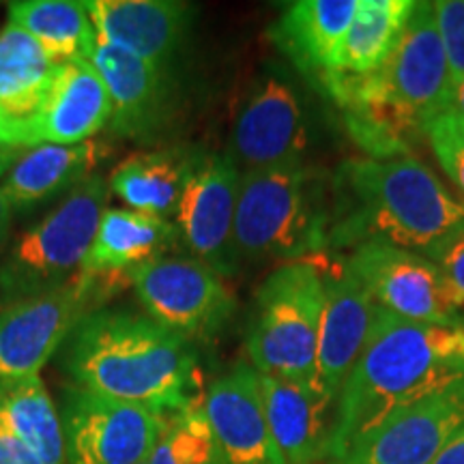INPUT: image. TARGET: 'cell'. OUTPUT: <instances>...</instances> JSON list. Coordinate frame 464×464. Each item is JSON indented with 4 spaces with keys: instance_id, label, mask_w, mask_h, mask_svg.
I'll list each match as a JSON object with an SVG mask.
<instances>
[{
    "instance_id": "6da1fadb",
    "label": "cell",
    "mask_w": 464,
    "mask_h": 464,
    "mask_svg": "<svg viewBox=\"0 0 464 464\" xmlns=\"http://www.w3.org/2000/svg\"><path fill=\"white\" fill-rule=\"evenodd\" d=\"M464 379V324L406 321L379 307L368 342L342 385L329 462L396 411Z\"/></svg>"
},
{
    "instance_id": "7a4b0ae2",
    "label": "cell",
    "mask_w": 464,
    "mask_h": 464,
    "mask_svg": "<svg viewBox=\"0 0 464 464\" xmlns=\"http://www.w3.org/2000/svg\"><path fill=\"white\" fill-rule=\"evenodd\" d=\"M65 368L75 387L158 415L196 406L198 359L191 342L153 318L92 310L67 338Z\"/></svg>"
},
{
    "instance_id": "3957f363",
    "label": "cell",
    "mask_w": 464,
    "mask_h": 464,
    "mask_svg": "<svg viewBox=\"0 0 464 464\" xmlns=\"http://www.w3.org/2000/svg\"><path fill=\"white\" fill-rule=\"evenodd\" d=\"M464 222V200L411 155L342 161L332 181L329 252L387 243L426 256Z\"/></svg>"
},
{
    "instance_id": "277c9868",
    "label": "cell",
    "mask_w": 464,
    "mask_h": 464,
    "mask_svg": "<svg viewBox=\"0 0 464 464\" xmlns=\"http://www.w3.org/2000/svg\"><path fill=\"white\" fill-rule=\"evenodd\" d=\"M329 95L346 112L348 130L370 158H402L406 144L423 136L454 97L434 3L415 0L390 58L372 75Z\"/></svg>"
},
{
    "instance_id": "5b68a950",
    "label": "cell",
    "mask_w": 464,
    "mask_h": 464,
    "mask_svg": "<svg viewBox=\"0 0 464 464\" xmlns=\"http://www.w3.org/2000/svg\"><path fill=\"white\" fill-rule=\"evenodd\" d=\"M332 189L310 166L241 172L235 213L239 260H307L329 252Z\"/></svg>"
},
{
    "instance_id": "8992f818",
    "label": "cell",
    "mask_w": 464,
    "mask_h": 464,
    "mask_svg": "<svg viewBox=\"0 0 464 464\" xmlns=\"http://www.w3.org/2000/svg\"><path fill=\"white\" fill-rule=\"evenodd\" d=\"M323 304L324 288L316 258L284 263L271 271L254 295L246 340L252 368L297 385H318Z\"/></svg>"
},
{
    "instance_id": "52a82bcc",
    "label": "cell",
    "mask_w": 464,
    "mask_h": 464,
    "mask_svg": "<svg viewBox=\"0 0 464 464\" xmlns=\"http://www.w3.org/2000/svg\"><path fill=\"white\" fill-rule=\"evenodd\" d=\"M108 194V183L92 174L15 241L0 263V304L54 293L80 274L106 213Z\"/></svg>"
},
{
    "instance_id": "ba28073f",
    "label": "cell",
    "mask_w": 464,
    "mask_h": 464,
    "mask_svg": "<svg viewBox=\"0 0 464 464\" xmlns=\"http://www.w3.org/2000/svg\"><path fill=\"white\" fill-rule=\"evenodd\" d=\"M110 280L78 274L67 286L0 310V385L39 376L75 324L100 304Z\"/></svg>"
},
{
    "instance_id": "9c48e42d",
    "label": "cell",
    "mask_w": 464,
    "mask_h": 464,
    "mask_svg": "<svg viewBox=\"0 0 464 464\" xmlns=\"http://www.w3.org/2000/svg\"><path fill=\"white\" fill-rule=\"evenodd\" d=\"M344 260L382 310L406 321L464 324V305L439 266L426 256L387 243H362Z\"/></svg>"
},
{
    "instance_id": "30bf717a",
    "label": "cell",
    "mask_w": 464,
    "mask_h": 464,
    "mask_svg": "<svg viewBox=\"0 0 464 464\" xmlns=\"http://www.w3.org/2000/svg\"><path fill=\"white\" fill-rule=\"evenodd\" d=\"M127 282L149 318L188 342L219 332L235 312L222 276L196 258L153 260L131 269Z\"/></svg>"
},
{
    "instance_id": "8fae6325",
    "label": "cell",
    "mask_w": 464,
    "mask_h": 464,
    "mask_svg": "<svg viewBox=\"0 0 464 464\" xmlns=\"http://www.w3.org/2000/svg\"><path fill=\"white\" fill-rule=\"evenodd\" d=\"M241 170L230 153H194L179 198L174 226L198 263L218 276L239 269L235 213Z\"/></svg>"
},
{
    "instance_id": "7c38bea8",
    "label": "cell",
    "mask_w": 464,
    "mask_h": 464,
    "mask_svg": "<svg viewBox=\"0 0 464 464\" xmlns=\"http://www.w3.org/2000/svg\"><path fill=\"white\" fill-rule=\"evenodd\" d=\"M67 464H142L153 454L161 415L75 387L63 404Z\"/></svg>"
},
{
    "instance_id": "4fadbf2b",
    "label": "cell",
    "mask_w": 464,
    "mask_h": 464,
    "mask_svg": "<svg viewBox=\"0 0 464 464\" xmlns=\"http://www.w3.org/2000/svg\"><path fill=\"white\" fill-rule=\"evenodd\" d=\"M464 426V379L387 417L329 464H432Z\"/></svg>"
},
{
    "instance_id": "5bb4252c",
    "label": "cell",
    "mask_w": 464,
    "mask_h": 464,
    "mask_svg": "<svg viewBox=\"0 0 464 464\" xmlns=\"http://www.w3.org/2000/svg\"><path fill=\"white\" fill-rule=\"evenodd\" d=\"M307 127L293 86L277 75L258 80L232 127L230 158L241 172L304 164Z\"/></svg>"
},
{
    "instance_id": "9a60e30c",
    "label": "cell",
    "mask_w": 464,
    "mask_h": 464,
    "mask_svg": "<svg viewBox=\"0 0 464 464\" xmlns=\"http://www.w3.org/2000/svg\"><path fill=\"white\" fill-rule=\"evenodd\" d=\"M323 276L324 304L318 329L316 379L321 390L338 402L340 390L355 368L372 329L374 304L344 256H314Z\"/></svg>"
},
{
    "instance_id": "2e32d148",
    "label": "cell",
    "mask_w": 464,
    "mask_h": 464,
    "mask_svg": "<svg viewBox=\"0 0 464 464\" xmlns=\"http://www.w3.org/2000/svg\"><path fill=\"white\" fill-rule=\"evenodd\" d=\"M56 63L20 26L0 31V144L20 150L42 144L44 114Z\"/></svg>"
},
{
    "instance_id": "e0dca14e",
    "label": "cell",
    "mask_w": 464,
    "mask_h": 464,
    "mask_svg": "<svg viewBox=\"0 0 464 464\" xmlns=\"http://www.w3.org/2000/svg\"><path fill=\"white\" fill-rule=\"evenodd\" d=\"M202 409L222 464H286L266 421L258 372L237 363L208 385Z\"/></svg>"
},
{
    "instance_id": "ac0fdd59",
    "label": "cell",
    "mask_w": 464,
    "mask_h": 464,
    "mask_svg": "<svg viewBox=\"0 0 464 464\" xmlns=\"http://www.w3.org/2000/svg\"><path fill=\"white\" fill-rule=\"evenodd\" d=\"M97 42L166 67L181 48L194 7L179 0H89Z\"/></svg>"
},
{
    "instance_id": "d6986e66",
    "label": "cell",
    "mask_w": 464,
    "mask_h": 464,
    "mask_svg": "<svg viewBox=\"0 0 464 464\" xmlns=\"http://www.w3.org/2000/svg\"><path fill=\"white\" fill-rule=\"evenodd\" d=\"M89 61L100 72L110 92L112 131L125 138L155 136L170 119L172 108L166 67H155L142 58L100 42Z\"/></svg>"
},
{
    "instance_id": "ffe728a7",
    "label": "cell",
    "mask_w": 464,
    "mask_h": 464,
    "mask_svg": "<svg viewBox=\"0 0 464 464\" xmlns=\"http://www.w3.org/2000/svg\"><path fill=\"white\" fill-rule=\"evenodd\" d=\"M266 421L286 464H318L329 458L335 400L318 385H297L258 374Z\"/></svg>"
},
{
    "instance_id": "44dd1931",
    "label": "cell",
    "mask_w": 464,
    "mask_h": 464,
    "mask_svg": "<svg viewBox=\"0 0 464 464\" xmlns=\"http://www.w3.org/2000/svg\"><path fill=\"white\" fill-rule=\"evenodd\" d=\"M357 7L359 0H299L288 5L269 34L307 78L324 84Z\"/></svg>"
},
{
    "instance_id": "7402d4cb",
    "label": "cell",
    "mask_w": 464,
    "mask_h": 464,
    "mask_svg": "<svg viewBox=\"0 0 464 464\" xmlns=\"http://www.w3.org/2000/svg\"><path fill=\"white\" fill-rule=\"evenodd\" d=\"M179 239L174 222L131 211L106 208L80 274L114 282L136 266L164 258L166 249Z\"/></svg>"
},
{
    "instance_id": "603a6c76",
    "label": "cell",
    "mask_w": 464,
    "mask_h": 464,
    "mask_svg": "<svg viewBox=\"0 0 464 464\" xmlns=\"http://www.w3.org/2000/svg\"><path fill=\"white\" fill-rule=\"evenodd\" d=\"M112 116L106 82L91 61L61 63L44 114L42 144L89 142Z\"/></svg>"
},
{
    "instance_id": "cb8c5ba5",
    "label": "cell",
    "mask_w": 464,
    "mask_h": 464,
    "mask_svg": "<svg viewBox=\"0 0 464 464\" xmlns=\"http://www.w3.org/2000/svg\"><path fill=\"white\" fill-rule=\"evenodd\" d=\"M415 0H359V7L340 45L334 73L323 89L332 92L338 86L368 78L390 58L396 48Z\"/></svg>"
},
{
    "instance_id": "d4e9b609",
    "label": "cell",
    "mask_w": 464,
    "mask_h": 464,
    "mask_svg": "<svg viewBox=\"0 0 464 464\" xmlns=\"http://www.w3.org/2000/svg\"><path fill=\"white\" fill-rule=\"evenodd\" d=\"M106 153L103 144L91 140L72 147L37 144L15 160L3 191L14 208L33 207L69 185H80L91 179V172L100 166Z\"/></svg>"
},
{
    "instance_id": "484cf974",
    "label": "cell",
    "mask_w": 464,
    "mask_h": 464,
    "mask_svg": "<svg viewBox=\"0 0 464 464\" xmlns=\"http://www.w3.org/2000/svg\"><path fill=\"white\" fill-rule=\"evenodd\" d=\"M194 153L153 150L121 161L110 174L108 188L131 211L168 219L177 213L181 189Z\"/></svg>"
},
{
    "instance_id": "4316f807",
    "label": "cell",
    "mask_w": 464,
    "mask_h": 464,
    "mask_svg": "<svg viewBox=\"0 0 464 464\" xmlns=\"http://www.w3.org/2000/svg\"><path fill=\"white\" fill-rule=\"evenodd\" d=\"M0 423L42 464H67L61 413L45 392L42 376L0 385Z\"/></svg>"
},
{
    "instance_id": "83f0119b",
    "label": "cell",
    "mask_w": 464,
    "mask_h": 464,
    "mask_svg": "<svg viewBox=\"0 0 464 464\" xmlns=\"http://www.w3.org/2000/svg\"><path fill=\"white\" fill-rule=\"evenodd\" d=\"M9 22L26 31L56 63L89 61L97 33L80 0H17L9 3Z\"/></svg>"
},
{
    "instance_id": "f1b7e54d",
    "label": "cell",
    "mask_w": 464,
    "mask_h": 464,
    "mask_svg": "<svg viewBox=\"0 0 464 464\" xmlns=\"http://www.w3.org/2000/svg\"><path fill=\"white\" fill-rule=\"evenodd\" d=\"M150 464H222L202 406L161 415V430Z\"/></svg>"
},
{
    "instance_id": "f546056e",
    "label": "cell",
    "mask_w": 464,
    "mask_h": 464,
    "mask_svg": "<svg viewBox=\"0 0 464 464\" xmlns=\"http://www.w3.org/2000/svg\"><path fill=\"white\" fill-rule=\"evenodd\" d=\"M434 158L464 200V123L450 110L434 116L423 130Z\"/></svg>"
},
{
    "instance_id": "4dcf8cb0",
    "label": "cell",
    "mask_w": 464,
    "mask_h": 464,
    "mask_svg": "<svg viewBox=\"0 0 464 464\" xmlns=\"http://www.w3.org/2000/svg\"><path fill=\"white\" fill-rule=\"evenodd\" d=\"M434 14L456 89L464 80V0H439L434 3Z\"/></svg>"
},
{
    "instance_id": "1f68e13d",
    "label": "cell",
    "mask_w": 464,
    "mask_h": 464,
    "mask_svg": "<svg viewBox=\"0 0 464 464\" xmlns=\"http://www.w3.org/2000/svg\"><path fill=\"white\" fill-rule=\"evenodd\" d=\"M426 258L439 266V271L445 276V280L450 282V286L454 288L458 299L464 305V222L448 232L426 254Z\"/></svg>"
},
{
    "instance_id": "d6a6232c",
    "label": "cell",
    "mask_w": 464,
    "mask_h": 464,
    "mask_svg": "<svg viewBox=\"0 0 464 464\" xmlns=\"http://www.w3.org/2000/svg\"><path fill=\"white\" fill-rule=\"evenodd\" d=\"M0 464H42L37 456L0 423Z\"/></svg>"
},
{
    "instance_id": "836d02e7",
    "label": "cell",
    "mask_w": 464,
    "mask_h": 464,
    "mask_svg": "<svg viewBox=\"0 0 464 464\" xmlns=\"http://www.w3.org/2000/svg\"><path fill=\"white\" fill-rule=\"evenodd\" d=\"M432 464H464V426L451 437Z\"/></svg>"
},
{
    "instance_id": "e575fe53",
    "label": "cell",
    "mask_w": 464,
    "mask_h": 464,
    "mask_svg": "<svg viewBox=\"0 0 464 464\" xmlns=\"http://www.w3.org/2000/svg\"><path fill=\"white\" fill-rule=\"evenodd\" d=\"M11 211H14V207H11V202L7 200V196H5L3 188H0V249H3L5 241H7V237H9Z\"/></svg>"
},
{
    "instance_id": "d590c367",
    "label": "cell",
    "mask_w": 464,
    "mask_h": 464,
    "mask_svg": "<svg viewBox=\"0 0 464 464\" xmlns=\"http://www.w3.org/2000/svg\"><path fill=\"white\" fill-rule=\"evenodd\" d=\"M450 112L456 114L458 119H460L464 123V80H462V82L456 84L454 97H451V103H450Z\"/></svg>"
},
{
    "instance_id": "8d00e7d4",
    "label": "cell",
    "mask_w": 464,
    "mask_h": 464,
    "mask_svg": "<svg viewBox=\"0 0 464 464\" xmlns=\"http://www.w3.org/2000/svg\"><path fill=\"white\" fill-rule=\"evenodd\" d=\"M15 153H17V150L7 149V147H3V144H0V174L7 172V168H11V164H14Z\"/></svg>"
},
{
    "instance_id": "74e56055",
    "label": "cell",
    "mask_w": 464,
    "mask_h": 464,
    "mask_svg": "<svg viewBox=\"0 0 464 464\" xmlns=\"http://www.w3.org/2000/svg\"><path fill=\"white\" fill-rule=\"evenodd\" d=\"M142 464H150V462H149V460H147V462H142Z\"/></svg>"
}]
</instances>
